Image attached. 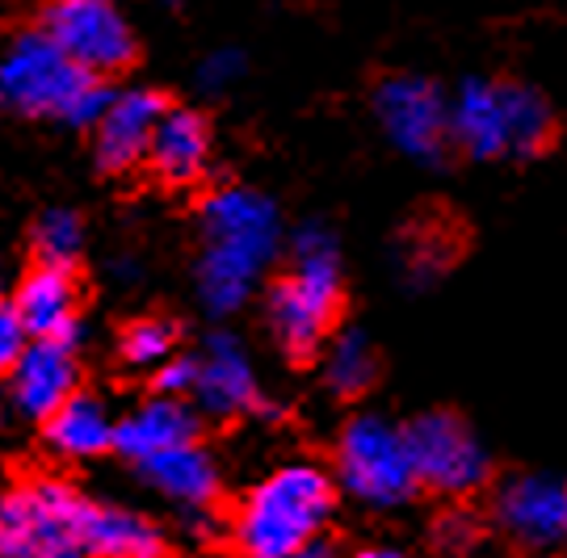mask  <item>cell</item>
Returning a JSON list of instances; mask_svg holds the SVG:
<instances>
[{
	"instance_id": "d4e9b609",
	"label": "cell",
	"mask_w": 567,
	"mask_h": 558,
	"mask_svg": "<svg viewBox=\"0 0 567 558\" xmlns=\"http://www.w3.org/2000/svg\"><path fill=\"white\" fill-rule=\"evenodd\" d=\"M194 382H198V361L177 358V353H173L164 365H156V379H152V386H156L164 399H182V395H194Z\"/></svg>"
},
{
	"instance_id": "5bb4252c",
	"label": "cell",
	"mask_w": 567,
	"mask_h": 558,
	"mask_svg": "<svg viewBox=\"0 0 567 558\" xmlns=\"http://www.w3.org/2000/svg\"><path fill=\"white\" fill-rule=\"evenodd\" d=\"M198 412L185 403V399H147L143 407H135L131 416H122L114 424V450L131 466L168 454V450H182V445H198Z\"/></svg>"
},
{
	"instance_id": "cb8c5ba5",
	"label": "cell",
	"mask_w": 567,
	"mask_h": 558,
	"mask_svg": "<svg viewBox=\"0 0 567 558\" xmlns=\"http://www.w3.org/2000/svg\"><path fill=\"white\" fill-rule=\"evenodd\" d=\"M173 344H177V328L164 323V319H135L126 332H122V361L126 365H147L156 370L173 358Z\"/></svg>"
},
{
	"instance_id": "8fae6325",
	"label": "cell",
	"mask_w": 567,
	"mask_h": 558,
	"mask_svg": "<svg viewBox=\"0 0 567 558\" xmlns=\"http://www.w3.org/2000/svg\"><path fill=\"white\" fill-rule=\"evenodd\" d=\"M72 395H81V361L76 344L34 340L25 344L18 365L9 370V399L25 420L55 416Z\"/></svg>"
},
{
	"instance_id": "277c9868",
	"label": "cell",
	"mask_w": 567,
	"mask_h": 558,
	"mask_svg": "<svg viewBox=\"0 0 567 558\" xmlns=\"http://www.w3.org/2000/svg\"><path fill=\"white\" fill-rule=\"evenodd\" d=\"M102 499L60 478H30L0 492V558H97Z\"/></svg>"
},
{
	"instance_id": "ffe728a7",
	"label": "cell",
	"mask_w": 567,
	"mask_h": 558,
	"mask_svg": "<svg viewBox=\"0 0 567 558\" xmlns=\"http://www.w3.org/2000/svg\"><path fill=\"white\" fill-rule=\"evenodd\" d=\"M114 424L102 399L93 395H72L55 416L42 420L47 445L60 458H102L105 450H114Z\"/></svg>"
},
{
	"instance_id": "9c48e42d",
	"label": "cell",
	"mask_w": 567,
	"mask_h": 558,
	"mask_svg": "<svg viewBox=\"0 0 567 558\" xmlns=\"http://www.w3.org/2000/svg\"><path fill=\"white\" fill-rule=\"evenodd\" d=\"M47 39L89 76L122 72L135 60V34L114 0H55L47 9Z\"/></svg>"
},
{
	"instance_id": "f546056e",
	"label": "cell",
	"mask_w": 567,
	"mask_h": 558,
	"mask_svg": "<svg viewBox=\"0 0 567 558\" xmlns=\"http://www.w3.org/2000/svg\"><path fill=\"white\" fill-rule=\"evenodd\" d=\"M0 428H4V407H0Z\"/></svg>"
},
{
	"instance_id": "2e32d148",
	"label": "cell",
	"mask_w": 567,
	"mask_h": 558,
	"mask_svg": "<svg viewBox=\"0 0 567 558\" xmlns=\"http://www.w3.org/2000/svg\"><path fill=\"white\" fill-rule=\"evenodd\" d=\"M496 101H501V118H505V156L538 159L564 135V122L555 114L547 93H538L534 84L517 76L492 80Z\"/></svg>"
},
{
	"instance_id": "83f0119b",
	"label": "cell",
	"mask_w": 567,
	"mask_h": 558,
	"mask_svg": "<svg viewBox=\"0 0 567 558\" xmlns=\"http://www.w3.org/2000/svg\"><path fill=\"white\" fill-rule=\"evenodd\" d=\"M295 558H337V546H332V541H324V538H316V541H307Z\"/></svg>"
},
{
	"instance_id": "52a82bcc",
	"label": "cell",
	"mask_w": 567,
	"mask_h": 558,
	"mask_svg": "<svg viewBox=\"0 0 567 558\" xmlns=\"http://www.w3.org/2000/svg\"><path fill=\"white\" fill-rule=\"evenodd\" d=\"M408 458L416 471V483L442 496H471L492 475L484 441L471 433V424L454 412H425L404 424Z\"/></svg>"
},
{
	"instance_id": "6da1fadb",
	"label": "cell",
	"mask_w": 567,
	"mask_h": 558,
	"mask_svg": "<svg viewBox=\"0 0 567 558\" xmlns=\"http://www.w3.org/2000/svg\"><path fill=\"white\" fill-rule=\"evenodd\" d=\"M203 231L198 294L210 316H231L278 252V210L252 189H219L203 206Z\"/></svg>"
},
{
	"instance_id": "4316f807",
	"label": "cell",
	"mask_w": 567,
	"mask_h": 558,
	"mask_svg": "<svg viewBox=\"0 0 567 558\" xmlns=\"http://www.w3.org/2000/svg\"><path fill=\"white\" fill-rule=\"evenodd\" d=\"M240 76V60L231 55V51H219V55H210V60L203 63V72H198V80H203L210 93H219L224 84H231V80Z\"/></svg>"
},
{
	"instance_id": "d6986e66",
	"label": "cell",
	"mask_w": 567,
	"mask_h": 558,
	"mask_svg": "<svg viewBox=\"0 0 567 558\" xmlns=\"http://www.w3.org/2000/svg\"><path fill=\"white\" fill-rule=\"evenodd\" d=\"M450 147L471 159L505 156V118L492 80H466L458 101L450 105Z\"/></svg>"
},
{
	"instance_id": "9a60e30c",
	"label": "cell",
	"mask_w": 567,
	"mask_h": 558,
	"mask_svg": "<svg viewBox=\"0 0 567 558\" xmlns=\"http://www.w3.org/2000/svg\"><path fill=\"white\" fill-rule=\"evenodd\" d=\"M18 311L25 337L34 340H60V344H76L81 340V323H76V281L72 269H51V265H34L18 290Z\"/></svg>"
},
{
	"instance_id": "44dd1931",
	"label": "cell",
	"mask_w": 567,
	"mask_h": 558,
	"mask_svg": "<svg viewBox=\"0 0 567 558\" xmlns=\"http://www.w3.org/2000/svg\"><path fill=\"white\" fill-rule=\"evenodd\" d=\"M463 227L450 210H429L425 219H412L404 231V273L412 286H425V281L442 278L450 265L463 252Z\"/></svg>"
},
{
	"instance_id": "4dcf8cb0",
	"label": "cell",
	"mask_w": 567,
	"mask_h": 558,
	"mask_svg": "<svg viewBox=\"0 0 567 558\" xmlns=\"http://www.w3.org/2000/svg\"><path fill=\"white\" fill-rule=\"evenodd\" d=\"M161 558H164V555H161Z\"/></svg>"
},
{
	"instance_id": "4fadbf2b",
	"label": "cell",
	"mask_w": 567,
	"mask_h": 558,
	"mask_svg": "<svg viewBox=\"0 0 567 558\" xmlns=\"http://www.w3.org/2000/svg\"><path fill=\"white\" fill-rule=\"evenodd\" d=\"M168 101L152 89H126V93H114L105 114L97 118V164L105 173H126L135 168L140 159H147V147H152V135H156V122L164 118Z\"/></svg>"
},
{
	"instance_id": "ba28073f",
	"label": "cell",
	"mask_w": 567,
	"mask_h": 558,
	"mask_svg": "<svg viewBox=\"0 0 567 558\" xmlns=\"http://www.w3.org/2000/svg\"><path fill=\"white\" fill-rule=\"evenodd\" d=\"M370 101L386 135L408 156L425 164H442L450 156V105L433 80L412 72H379L370 84Z\"/></svg>"
},
{
	"instance_id": "484cf974",
	"label": "cell",
	"mask_w": 567,
	"mask_h": 558,
	"mask_svg": "<svg viewBox=\"0 0 567 558\" xmlns=\"http://www.w3.org/2000/svg\"><path fill=\"white\" fill-rule=\"evenodd\" d=\"M25 344H30V337H25V328H21L18 311L0 302V374H9V370L18 365V358L25 353Z\"/></svg>"
},
{
	"instance_id": "7c38bea8",
	"label": "cell",
	"mask_w": 567,
	"mask_h": 558,
	"mask_svg": "<svg viewBox=\"0 0 567 558\" xmlns=\"http://www.w3.org/2000/svg\"><path fill=\"white\" fill-rule=\"evenodd\" d=\"M194 395L210 416H244V412H261V416H278L274 403H265L257 391V374L244 358V344L227 332H215L206 340L203 361H198V382Z\"/></svg>"
},
{
	"instance_id": "e0dca14e",
	"label": "cell",
	"mask_w": 567,
	"mask_h": 558,
	"mask_svg": "<svg viewBox=\"0 0 567 558\" xmlns=\"http://www.w3.org/2000/svg\"><path fill=\"white\" fill-rule=\"evenodd\" d=\"M152 168L173 185H189L206 173L210 164V122L198 110H164V118L156 122V135L147 147Z\"/></svg>"
},
{
	"instance_id": "ac0fdd59",
	"label": "cell",
	"mask_w": 567,
	"mask_h": 558,
	"mask_svg": "<svg viewBox=\"0 0 567 558\" xmlns=\"http://www.w3.org/2000/svg\"><path fill=\"white\" fill-rule=\"evenodd\" d=\"M161 496L182 504L185 513H206L219 499V466L203 445H182L135 466Z\"/></svg>"
},
{
	"instance_id": "3957f363",
	"label": "cell",
	"mask_w": 567,
	"mask_h": 558,
	"mask_svg": "<svg viewBox=\"0 0 567 558\" xmlns=\"http://www.w3.org/2000/svg\"><path fill=\"white\" fill-rule=\"evenodd\" d=\"M332 508H337V487L320 466L311 462L282 466L244 496L231 525L236 550L244 558H295L307 541L320 538Z\"/></svg>"
},
{
	"instance_id": "7a4b0ae2",
	"label": "cell",
	"mask_w": 567,
	"mask_h": 558,
	"mask_svg": "<svg viewBox=\"0 0 567 558\" xmlns=\"http://www.w3.org/2000/svg\"><path fill=\"white\" fill-rule=\"evenodd\" d=\"M344 307V278L337 239L324 227H303L295 236V265L290 273L269 286L265 316L269 332L282 344L290 361H316L332 340V328Z\"/></svg>"
},
{
	"instance_id": "5b68a950",
	"label": "cell",
	"mask_w": 567,
	"mask_h": 558,
	"mask_svg": "<svg viewBox=\"0 0 567 558\" xmlns=\"http://www.w3.org/2000/svg\"><path fill=\"white\" fill-rule=\"evenodd\" d=\"M110 89L63 55L42 30L21 34L0 55V105L25 118H60L68 126H97Z\"/></svg>"
},
{
	"instance_id": "f1b7e54d",
	"label": "cell",
	"mask_w": 567,
	"mask_h": 558,
	"mask_svg": "<svg viewBox=\"0 0 567 558\" xmlns=\"http://www.w3.org/2000/svg\"><path fill=\"white\" fill-rule=\"evenodd\" d=\"M349 558H404L400 550H391V546H365V550H358V555Z\"/></svg>"
},
{
	"instance_id": "8992f818",
	"label": "cell",
	"mask_w": 567,
	"mask_h": 558,
	"mask_svg": "<svg viewBox=\"0 0 567 558\" xmlns=\"http://www.w3.org/2000/svg\"><path fill=\"white\" fill-rule=\"evenodd\" d=\"M337 478L370 508H400L421 492L404 428L383 416H353L337 441Z\"/></svg>"
},
{
	"instance_id": "7402d4cb",
	"label": "cell",
	"mask_w": 567,
	"mask_h": 558,
	"mask_svg": "<svg viewBox=\"0 0 567 558\" xmlns=\"http://www.w3.org/2000/svg\"><path fill=\"white\" fill-rule=\"evenodd\" d=\"M324 382L337 399H358L379 382V349L365 332L344 328L328 340L324 353Z\"/></svg>"
},
{
	"instance_id": "603a6c76",
	"label": "cell",
	"mask_w": 567,
	"mask_h": 558,
	"mask_svg": "<svg viewBox=\"0 0 567 558\" xmlns=\"http://www.w3.org/2000/svg\"><path fill=\"white\" fill-rule=\"evenodd\" d=\"M81 219L72 210H47L34 227V252H39V265H51V269H72V260L81 257Z\"/></svg>"
},
{
	"instance_id": "30bf717a",
	"label": "cell",
	"mask_w": 567,
	"mask_h": 558,
	"mask_svg": "<svg viewBox=\"0 0 567 558\" xmlns=\"http://www.w3.org/2000/svg\"><path fill=\"white\" fill-rule=\"evenodd\" d=\"M496 525L526 550H547L567 538V483L555 475H513L492 499Z\"/></svg>"
}]
</instances>
